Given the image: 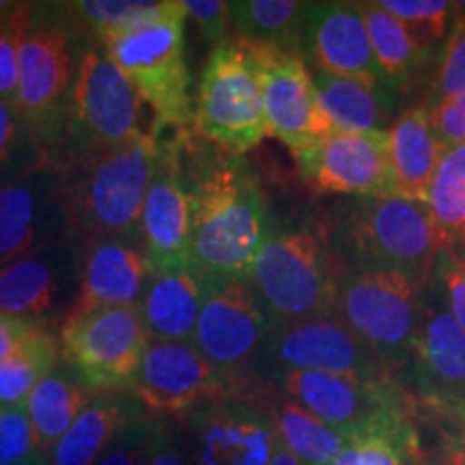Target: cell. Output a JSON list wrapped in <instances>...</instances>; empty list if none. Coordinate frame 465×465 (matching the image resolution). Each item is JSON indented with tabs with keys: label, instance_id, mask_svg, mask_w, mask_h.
<instances>
[{
	"label": "cell",
	"instance_id": "obj_1",
	"mask_svg": "<svg viewBox=\"0 0 465 465\" xmlns=\"http://www.w3.org/2000/svg\"><path fill=\"white\" fill-rule=\"evenodd\" d=\"M192 199V265L203 276L248 278L272 220L257 174L243 155L182 136Z\"/></svg>",
	"mask_w": 465,
	"mask_h": 465
},
{
	"label": "cell",
	"instance_id": "obj_2",
	"mask_svg": "<svg viewBox=\"0 0 465 465\" xmlns=\"http://www.w3.org/2000/svg\"><path fill=\"white\" fill-rule=\"evenodd\" d=\"M160 144L153 132L125 144L75 151L58 162L67 237L75 250L102 240L141 242V216Z\"/></svg>",
	"mask_w": 465,
	"mask_h": 465
},
{
	"label": "cell",
	"instance_id": "obj_3",
	"mask_svg": "<svg viewBox=\"0 0 465 465\" xmlns=\"http://www.w3.org/2000/svg\"><path fill=\"white\" fill-rule=\"evenodd\" d=\"M328 237L345 272H394L422 287L431 282L440 257L427 205L401 194L341 201Z\"/></svg>",
	"mask_w": 465,
	"mask_h": 465
},
{
	"label": "cell",
	"instance_id": "obj_4",
	"mask_svg": "<svg viewBox=\"0 0 465 465\" xmlns=\"http://www.w3.org/2000/svg\"><path fill=\"white\" fill-rule=\"evenodd\" d=\"M86 48L63 3L28 5L15 113L50 162L61 160L80 58Z\"/></svg>",
	"mask_w": 465,
	"mask_h": 465
},
{
	"label": "cell",
	"instance_id": "obj_5",
	"mask_svg": "<svg viewBox=\"0 0 465 465\" xmlns=\"http://www.w3.org/2000/svg\"><path fill=\"white\" fill-rule=\"evenodd\" d=\"M342 274L345 270H341L328 232L302 220L272 223L248 281L272 325H282L332 312Z\"/></svg>",
	"mask_w": 465,
	"mask_h": 465
},
{
	"label": "cell",
	"instance_id": "obj_6",
	"mask_svg": "<svg viewBox=\"0 0 465 465\" xmlns=\"http://www.w3.org/2000/svg\"><path fill=\"white\" fill-rule=\"evenodd\" d=\"M185 17L182 0H164L158 15L108 35L100 44L153 110L151 130H188L194 124L183 44Z\"/></svg>",
	"mask_w": 465,
	"mask_h": 465
},
{
	"label": "cell",
	"instance_id": "obj_7",
	"mask_svg": "<svg viewBox=\"0 0 465 465\" xmlns=\"http://www.w3.org/2000/svg\"><path fill=\"white\" fill-rule=\"evenodd\" d=\"M424 289L394 272H345L336 289L334 311L399 383L420 330Z\"/></svg>",
	"mask_w": 465,
	"mask_h": 465
},
{
	"label": "cell",
	"instance_id": "obj_8",
	"mask_svg": "<svg viewBox=\"0 0 465 465\" xmlns=\"http://www.w3.org/2000/svg\"><path fill=\"white\" fill-rule=\"evenodd\" d=\"M270 332L272 319L248 278L205 276L192 342L224 377L226 392L263 383L257 369Z\"/></svg>",
	"mask_w": 465,
	"mask_h": 465
},
{
	"label": "cell",
	"instance_id": "obj_9",
	"mask_svg": "<svg viewBox=\"0 0 465 465\" xmlns=\"http://www.w3.org/2000/svg\"><path fill=\"white\" fill-rule=\"evenodd\" d=\"M61 358L93 392H130L149 334L138 306H102L72 312L61 328Z\"/></svg>",
	"mask_w": 465,
	"mask_h": 465
},
{
	"label": "cell",
	"instance_id": "obj_10",
	"mask_svg": "<svg viewBox=\"0 0 465 465\" xmlns=\"http://www.w3.org/2000/svg\"><path fill=\"white\" fill-rule=\"evenodd\" d=\"M194 125L232 155L259 147L267 136L261 84L248 45L240 39H229L209 54L196 93Z\"/></svg>",
	"mask_w": 465,
	"mask_h": 465
},
{
	"label": "cell",
	"instance_id": "obj_11",
	"mask_svg": "<svg viewBox=\"0 0 465 465\" xmlns=\"http://www.w3.org/2000/svg\"><path fill=\"white\" fill-rule=\"evenodd\" d=\"M281 392L347 438L416 414V399L392 377L291 371L281 375Z\"/></svg>",
	"mask_w": 465,
	"mask_h": 465
},
{
	"label": "cell",
	"instance_id": "obj_12",
	"mask_svg": "<svg viewBox=\"0 0 465 465\" xmlns=\"http://www.w3.org/2000/svg\"><path fill=\"white\" fill-rule=\"evenodd\" d=\"M143 97L132 80L100 48L80 58L67 116V141L61 160L75 151L106 149L144 136ZM58 160V162H61Z\"/></svg>",
	"mask_w": 465,
	"mask_h": 465
},
{
	"label": "cell",
	"instance_id": "obj_13",
	"mask_svg": "<svg viewBox=\"0 0 465 465\" xmlns=\"http://www.w3.org/2000/svg\"><path fill=\"white\" fill-rule=\"evenodd\" d=\"M272 388L223 392L183 418L196 465H267L278 444Z\"/></svg>",
	"mask_w": 465,
	"mask_h": 465
},
{
	"label": "cell",
	"instance_id": "obj_14",
	"mask_svg": "<svg viewBox=\"0 0 465 465\" xmlns=\"http://www.w3.org/2000/svg\"><path fill=\"white\" fill-rule=\"evenodd\" d=\"M388 132H328L295 151L302 179L319 194H397Z\"/></svg>",
	"mask_w": 465,
	"mask_h": 465
},
{
	"label": "cell",
	"instance_id": "obj_15",
	"mask_svg": "<svg viewBox=\"0 0 465 465\" xmlns=\"http://www.w3.org/2000/svg\"><path fill=\"white\" fill-rule=\"evenodd\" d=\"M80 295V257L69 237L0 267V312L61 328Z\"/></svg>",
	"mask_w": 465,
	"mask_h": 465
},
{
	"label": "cell",
	"instance_id": "obj_16",
	"mask_svg": "<svg viewBox=\"0 0 465 465\" xmlns=\"http://www.w3.org/2000/svg\"><path fill=\"white\" fill-rule=\"evenodd\" d=\"M158 136L160 153L144 196L141 246L151 270H182L192 265V199L182 162L185 130H151Z\"/></svg>",
	"mask_w": 465,
	"mask_h": 465
},
{
	"label": "cell",
	"instance_id": "obj_17",
	"mask_svg": "<svg viewBox=\"0 0 465 465\" xmlns=\"http://www.w3.org/2000/svg\"><path fill=\"white\" fill-rule=\"evenodd\" d=\"M263 362L281 375L291 371H319L353 377H391L336 311L272 325Z\"/></svg>",
	"mask_w": 465,
	"mask_h": 465
},
{
	"label": "cell",
	"instance_id": "obj_18",
	"mask_svg": "<svg viewBox=\"0 0 465 465\" xmlns=\"http://www.w3.org/2000/svg\"><path fill=\"white\" fill-rule=\"evenodd\" d=\"M130 392L151 416L183 420L226 392V380L192 341H149Z\"/></svg>",
	"mask_w": 465,
	"mask_h": 465
},
{
	"label": "cell",
	"instance_id": "obj_19",
	"mask_svg": "<svg viewBox=\"0 0 465 465\" xmlns=\"http://www.w3.org/2000/svg\"><path fill=\"white\" fill-rule=\"evenodd\" d=\"M67 237L63 177L44 162L0 188V267Z\"/></svg>",
	"mask_w": 465,
	"mask_h": 465
},
{
	"label": "cell",
	"instance_id": "obj_20",
	"mask_svg": "<svg viewBox=\"0 0 465 465\" xmlns=\"http://www.w3.org/2000/svg\"><path fill=\"white\" fill-rule=\"evenodd\" d=\"M300 54L315 67V72L356 78L391 91L377 67L358 3H342V0L306 3L300 33Z\"/></svg>",
	"mask_w": 465,
	"mask_h": 465
},
{
	"label": "cell",
	"instance_id": "obj_21",
	"mask_svg": "<svg viewBox=\"0 0 465 465\" xmlns=\"http://www.w3.org/2000/svg\"><path fill=\"white\" fill-rule=\"evenodd\" d=\"M405 373L420 401H465V332L446 306L435 276L424 289L420 330Z\"/></svg>",
	"mask_w": 465,
	"mask_h": 465
},
{
	"label": "cell",
	"instance_id": "obj_22",
	"mask_svg": "<svg viewBox=\"0 0 465 465\" xmlns=\"http://www.w3.org/2000/svg\"><path fill=\"white\" fill-rule=\"evenodd\" d=\"M257 72L267 136L300 151L319 134L317 93L312 75L300 52L248 45Z\"/></svg>",
	"mask_w": 465,
	"mask_h": 465
},
{
	"label": "cell",
	"instance_id": "obj_23",
	"mask_svg": "<svg viewBox=\"0 0 465 465\" xmlns=\"http://www.w3.org/2000/svg\"><path fill=\"white\" fill-rule=\"evenodd\" d=\"M78 257L80 295L72 312L102 306H141L153 272L141 242L102 240L80 250Z\"/></svg>",
	"mask_w": 465,
	"mask_h": 465
},
{
	"label": "cell",
	"instance_id": "obj_24",
	"mask_svg": "<svg viewBox=\"0 0 465 465\" xmlns=\"http://www.w3.org/2000/svg\"><path fill=\"white\" fill-rule=\"evenodd\" d=\"M312 83L317 93L319 134L388 132L394 124L399 100L391 91L328 72L312 74Z\"/></svg>",
	"mask_w": 465,
	"mask_h": 465
},
{
	"label": "cell",
	"instance_id": "obj_25",
	"mask_svg": "<svg viewBox=\"0 0 465 465\" xmlns=\"http://www.w3.org/2000/svg\"><path fill=\"white\" fill-rule=\"evenodd\" d=\"M205 276L194 265L153 270L141 302L149 341H192L199 322Z\"/></svg>",
	"mask_w": 465,
	"mask_h": 465
},
{
	"label": "cell",
	"instance_id": "obj_26",
	"mask_svg": "<svg viewBox=\"0 0 465 465\" xmlns=\"http://www.w3.org/2000/svg\"><path fill=\"white\" fill-rule=\"evenodd\" d=\"M144 411L132 392H97L50 450V463L95 465L121 429Z\"/></svg>",
	"mask_w": 465,
	"mask_h": 465
},
{
	"label": "cell",
	"instance_id": "obj_27",
	"mask_svg": "<svg viewBox=\"0 0 465 465\" xmlns=\"http://www.w3.org/2000/svg\"><path fill=\"white\" fill-rule=\"evenodd\" d=\"M388 141L394 192L424 203L444 151L431 127L429 110L422 104L403 110L388 130Z\"/></svg>",
	"mask_w": 465,
	"mask_h": 465
},
{
	"label": "cell",
	"instance_id": "obj_28",
	"mask_svg": "<svg viewBox=\"0 0 465 465\" xmlns=\"http://www.w3.org/2000/svg\"><path fill=\"white\" fill-rule=\"evenodd\" d=\"M369 31L377 67L394 95L401 97L414 80L435 61L433 52L418 44L403 22L380 7V3H358Z\"/></svg>",
	"mask_w": 465,
	"mask_h": 465
},
{
	"label": "cell",
	"instance_id": "obj_29",
	"mask_svg": "<svg viewBox=\"0 0 465 465\" xmlns=\"http://www.w3.org/2000/svg\"><path fill=\"white\" fill-rule=\"evenodd\" d=\"M424 205L438 232L440 252L465 263V144L441 151Z\"/></svg>",
	"mask_w": 465,
	"mask_h": 465
},
{
	"label": "cell",
	"instance_id": "obj_30",
	"mask_svg": "<svg viewBox=\"0 0 465 465\" xmlns=\"http://www.w3.org/2000/svg\"><path fill=\"white\" fill-rule=\"evenodd\" d=\"M95 394L97 392L83 386L74 375L58 373V371L45 375L25 401L37 450L50 455L56 441L65 435Z\"/></svg>",
	"mask_w": 465,
	"mask_h": 465
},
{
	"label": "cell",
	"instance_id": "obj_31",
	"mask_svg": "<svg viewBox=\"0 0 465 465\" xmlns=\"http://www.w3.org/2000/svg\"><path fill=\"white\" fill-rule=\"evenodd\" d=\"M306 3L300 0H232L229 3L235 39L284 52H300Z\"/></svg>",
	"mask_w": 465,
	"mask_h": 465
},
{
	"label": "cell",
	"instance_id": "obj_32",
	"mask_svg": "<svg viewBox=\"0 0 465 465\" xmlns=\"http://www.w3.org/2000/svg\"><path fill=\"white\" fill-rule=\"evenodd\" d=\"M272 418L281 444L300 459L302 465H330L349 441L345 433L312 416L284 394L272 405Z\"/></svg>",
	"mask_w": 465,
	"mask_h": 465
},
{
	"label": "cell",
	"instance_id": "obj_33",
	"mask_svg": "<svg viewBox=\"0 0 465 465\" xmlns=\"http://www.w3.org/2000/svg\"><path fill=\"white\" fill-rule=\"evenodd\" d=\"M61 360V342L52 330H39L14 356L0 362V407L25 405L33 388L54 373Z\"/></svg>",
	"mask_w": 465,
	"mask_h": 465
},
{
	"label": "cell",
	"instance_id": "obj_34",
	"mask_svg": "<svg viewBox=\"0 0 465 465\" xmlns=\"http://www.w3.org/2000/svg\"><path fill=\"white\" fill-rule=\"evenodd\" d=\"M420 457L422 440L410 418L353 435L330 465H418Z\"/></svg>",
	"mask_w": 465,
	"mask_h": 465
},
{
	"label": "cell",
	"instance_id": "obj_35",
	"mask_svg": "<svg viewBox=\"0 0 465 465\" xmlns=\"http://www.w3.org/2000/svg\"><path fill=\"white\" fill-rule=\"evenodd\" d=\"M63 5L86 48H100L104 37L151 20L164 7V3L151 0H78Z\"/></svg>",
	"mask_w": 465,
	"mask_h": 465
},
{
	"label": "cell",
	"instance_id": "obj_36",
	"mask_svg": "<svg viewBox=\"0 0 465 465\" xmlns=\"http://www.w3.org/2000/svg\"><path fill=\"white\" fill-rule=\"evenodd\" d=\"M380 7L397 17L429 52H438L455 20V3L449 0H377Z\"/></svg>",
	"mask_w": 465,
	"mask_h": 465
},
{
	"label": "cell",
	"instance_id": "obj_37",
	"mask_svg": "<svg viewBox=\"0 0 465 465\" xmlns=\"http://www.w3.org/2000/svg\"><path fill=\"white\" fill-rule=\"evenodd\" d=\"M461 93H465V3H455V20L435 56L431 83L420 104L431 108Z\"/></svg>",
	"mask_w": 465,
	"mask_h": 465
},
{
	"label": "cell",
	"instance_id": "obj_38",
	"mask_svg": "<svg viewBox=\"0 0 465 465\" xmlns=\"http://www.w3.org/2000/svg\"><path fill=\"white\" fill-rule=\"evenodd\" d=\"M44 162H50L37 147L11 104L0 100V188Z\"/></svg>",
	"mask_w": 465,
	"mask_h": 465
},
{
	"label": "cell",
	"instance_id": "obj_39",
	"mask_svg": "<svg viewBox=\"0 0 465 465\" xmlns=\"http://www.w3.org/2000/svg\"><path fill=\"white\" fill-rule=\"evenodd\" d=\"M28 5L14 3L0 15V100L15 108L17 80H20V48L26 33Z\"/></svg>",
	"mask_w": 465,
	"mask_h": 465
},
{
	"label": "cell",
	"instance_id": "obj_40",
	"mask_svg": "<svg viewBox=\"0 0 465 465\" xmlns=\"http://www.w3.org/2000/svg\"><path fill=\"white\" fill-rule=\"evenodd\" d=\"M37 450L25 405L0 407V465H17Z\"/></svg>",
	"mask_w": 465,
	"mask_h": 465
},
{
	"label": "cell",
	"instance_id": "obj_41",
	"mask_svg": "<svg viewBox=\"0 0 465 465\" xmlns=\"http://www.w3.org/2000/svg\"><path fill=\"white\" fill-rule=\"evenodd\" d=\"M141 465H190V449L171 418L151 416Z\"/></svg>",
	"mask_w": 465,
	"mask_h": 465
},
{
	"label": "cell",
	"instance_id": "obj_42",
	"mask_svg": "<svg viewBox=\"0 0 465 465\" xmlns=\"http://www.w3.org/2000/svg\"><path fill=\"white\" fill-rule=\"evenodd\" d=\"M182 5L185 15L194 20L207 42H212L216 48L232 39L229 3L224 0H182Z\"/></svg>",
	"mask_w": 465,
	"mask_h": 465
},
{
	"label": "cell",
	"instance_id": "obj_43",
	"mask_svg": "<svg viewBox=\"0 0 465 465\" xmlns=\"http://www.w3.org/2000/svg\"><path fill=\"white\" fill-rule=\"evenodd\" d=\"M149 418L151 414L144 411L143 416L127 422L95 465H141L144 440H147Z\"/></svg>",
	"mask_w": 465,
	"mask_h": 465
},
{
	"label": "cell",
	"instance_id": "obj_44",
	"mask_svg": "<svg viewBox=\"0 0 465 465\" xmlns=\"http://www.w3.org/2000/svg\"><path fill=\"white\" fill-rule=\"evenodd\" d=\"M431 127L444 149L465 144V93L427 108Z\"/></svg>",
	"mask_w": 465,
	"mask_h": 465
},
{
	"label": "cell",
	"instance_id": "obj_45",
	"mask_svg": "<svg viewBox=\"0 0 465 465\" xmlns=\"http://www.w3.org/2000/svg\"><path fill=\"white\" fill-rule=\"evenodd\" d=\"M435 278H438L449 311L455 317L459 328L465 332V263L450 254L440 252L435 263Z\"/></svg>",
	"mask_w": 465,
	"mask_h": 465
},
{
	"label": "cell",
	"instance_id": "obj_46",
	"mask_svg": "<svg viewBox=\"0 0 465 465\" xmlns=\"http://www.w3.org/2000/svg\"><path fill=\"white\" fill-rule=\"evenodd\" d=\"M39 330H44V325H37L22 317L3 315V312H0V362L7 360L9 356H14L17 349L25 345L33 334H37Z\"/></svg>",
	"mask_w": 465,
	"mask_h": 465
},
{
	"label": "cell",
	"instance_id": "obj_47",
	"mask_svg": "<svg viewBox=\"0 0 465 465\" xmlns=\"http://www.w3.org/2000/svg\"><path fill=\"white\" fill-rule=\"evenodd\" d=\"M418 410L429 411L438 418L440 422L449 424L450 431L457 441L465 446V401H455V403H435V401H420L416 399Z\"/></svg>",
	"mask_w": 465,
	"mask_h": 465
},
{
	"label": "cell",
	"instance_id": "obj_48",
	"mask_svg": "<svg viewBox=\"0 0 465 465\" xmlns=\"http://www.w3.org/2000/svg\"><path fill=\"white\" fill-rule=\"evenodd\" d=\"M418 465H465V446L461 441L452 438V435L446 433L444 438H441L438 450H422L420 463Z\"/></svg>",
	"mask_w": 465,
	"mask_h": 465
},
{
	"label": "cell",
	"instance_id": "obj_49",
	"mask_svg": "<svg viewBox=\"0 0 465 465\" xmlns=\"http://www.w3.org/2000/svg\"><path fill=\"white\" fill-rule=\"evenodd\" d=\"M267 465H302V463H300V459H295L293 455H291V452L281 444V440H278L276 449H274V452H272V459Z\"/></svg>",
	"mask_w": 465,
	"mask_h": 465
},
{
	"label": "cell",
	"instance_id": "obj_50",
	"mask_svg": "<svg viewBox=\"0 0 465 465\" xmlns=\"http://www.w3.org/2000/svg\"><path fill=\"white\" fill-rule=\"evenodd\" d=\"M17 465H52V463H50V457L45 455V452L35 450L33 455H28L25 461H20Z\"/></svg>",
	"mask_w": 465,
	"mask_h": 465
},
{
	"label": "cell",
	"instance_id": "obj_51",
	"mask_svg": "<svg viewBox=\"0 0 465 465\" xmlns=\"http://www.w3.org/2000/svg\"><path fill=\"white\" fill-rule=\"evenodd\" d=\"M11 7H14V3H7V0H0V15H3L5 11H9Z\"/></svg>",
	"mask_w": 465,
	"mask_h": 465
}]
</instances>
